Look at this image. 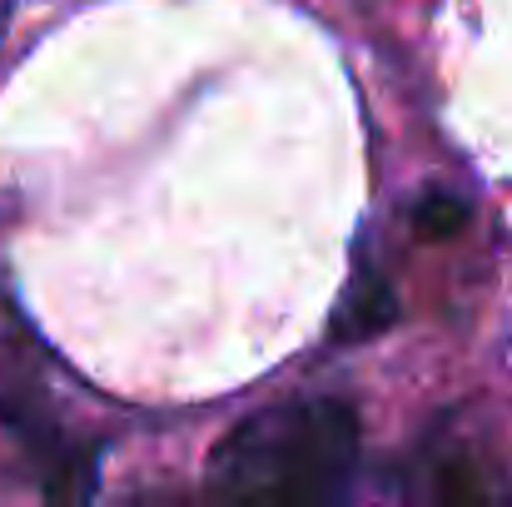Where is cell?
<instances>
[{
    "label": "cell",
    "instance_id": "3957f363",
    "mask_svg": "<svg viewBox=\"0 0 512 507\" xmlns=\"http://www.w3.org/2000/svg\"><path fill=\"white\" fill-rule=\"evenodd\" d=\"M398 507H512V483L503 463L463 438H433L408 478Z\"/></svg>",
    "mask_w": 512,
    "mask_h": 507
},
{
    "label": "cell",
    "instance_id": "6da1fadb",
    "mask_svg": "<svg viewBox=\"0 0 512 507\" xmlns=\"http://www.w3.org/2000/svg\"><path fill=\"white\" fill-rule=\"evenodd\" d=\"M358 473V413L343 398L274 403L224 433L199 507H343Z\"/></svg>",
    "mask_w": 512,
    "mask_h": 507
},
{
    "label": "cell",
    "instance_id": "8992f818",
    "mask_svg": "<svg viewBox=\"0 0 512 507\" xmlns=\"http://www.w3.org/2000/svg\"><path fill=\"white\" fill-rule=\"evenodd\" d=\"M5 20H10V5L0 0V35H5Z\"/></svg>",
    "mask_w": 512,
    "mask_h": 507
},
{
    "label": "cell",
    "instance_id": "7a4b0ae2",
    "mask_svg": "<svg viewBox=\"0 0 512 507\" xmlns=\"http://www.w3.org/2000/svg\"><path fill=\"white\" fill-rule=\"evenodd\" d=\"M0 418L25 443L45 507H90L95 503V458L90 448L70 443L50 413V403L35 393V383L0 373Z\"/></svg>",
    "mask_w": 512,
    "mask_h": 507
},
{
    "label": "cell",
    "instance_id": "5b68a950",
    "mask_svg": "<svg viewBox=\"0 0 512 507\" xmlns=\"http://www.w3.org/2000/svg\"><path fill=\"white\" fill-rule=\"evenodd\" d=\"M413 224H418V234H428V239H448V234H458V229L468 224V204H463L458 194H448V189H433V194H423V204L413 209Z\"/></svg>",
    "mask_w": 512,
    "mask_h": 507
},
{
    "label": "cell",
    "instance_id": "277c9868",
    "mask_svg": "<svg viewBox=\"0 0 512 507\" xmlns=\"http://www.w3.org/2000/svg\"><path fill=\"white\" fill-rule=\"evenodd\" d=\"M393 319H398V299H393L388 279L373 264H358L353 284L343 289L339 309H334L329 338L334 343H363V338H378L383 329H393Z\"/></svg>",
    "mask_w": 512,
    "mask_h": 507
}]
</instances>
